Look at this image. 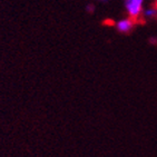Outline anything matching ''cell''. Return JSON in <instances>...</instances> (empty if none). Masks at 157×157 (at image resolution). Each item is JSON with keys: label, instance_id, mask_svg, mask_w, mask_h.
<instances>
[{"label": "cell", "instance_id": "1", "mask_svg": "<svg viewBox=\"0 0 157 157\" xmlns=\"http://www.w3.org/2000/svg\"><path fill=\"white\" fill-rule=\"evenodd\" d=\"M125 9L127 16L133 20L137 21L142 18V13L144 10L145 0H124Z\"/></svg>", "mask_w": 157, "mask_h": 157}, {"label": "cell", "instance_id": "2", "mask_svg": "<svg viewBox=\"0 0 157 157\" xmlns=\"http://www.w3.org/2000/svg\"><path fill=\"white\" fill-rule=\"evenodd\" d=\"M135 22H136L135 20L127 17V18H123L121 20H118L115 24V27L121 33H129L130 31L133 30Z\"/></svg>", "mask_w": 157, "mask_h": 157}, {"label": "cell", "instance_id": "3", "mask_svg": "<svg viewBox=\"0 0 157 157\" xmlns=\"http://www.w3.org/2000/svg\"><path fill=\"white\" fill-rule=\"evenodd\" d=\"M157 17V7H148L144 8L142 13V18L144 19H154Z\"/></svg>", "mask_w": 157, "mask_h": 157}, {"label": "cell", "instance_id": "4", "mask_svg": "<svg viewBox=\"0 0 157 157\" xmlns=\"http://www.w3.org/2000/svg\"><path fill=\"white\" fill-rule=\"evenodd\" d=\"M101 1H105V0H101Z\"/></svg>", "mask_w": 157, "mask_h": 157}]
</instances>
